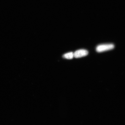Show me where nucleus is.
<instances>
[{"label":"nucleus","mask_w":125,"mask_h":125,"mask_svg":"<svg viewBox=\"0 0 125 125\" xmlns=\"http://www.w3.org/2000/svg\"><path fill=\"white\" fill-rule=\"evenodd\" d=\"M114 47V45L112 44L100 45L97 47L96 51L98 52H102L113 49Z\"/></svg>","instance_id":"f257e3e1"},{"label":"nucleus","mask_w":125,"mask_h":125,"mask_svg":"<svg viewBox=\"0 0 125 125\" xmlns=\"http://www.w3.org/2000/svg\"><path fill=\"white\" fill-rule=\"evenodd\" d=\"M88 53V52L86 50H79L76 51L74 53V57L75 58H80L87 56Z\"/></svg>","instance_id":"f03ea898"},{"label":"nucleus","mask_w":125,"mask_h":125,"mask_svg":"<svg viewBox=\"0 0 125 125\" xmlns=\"http://www.w3.org/2000/svg\"><path fill=\"white\" fill-rule=\"evenodd\" d=\"M64 58L67 59H72L74 57V53L73 52H70L64 54L63 55Z\"/></svg>","instance_id":"7ed1b4c3"}]
</instances>
